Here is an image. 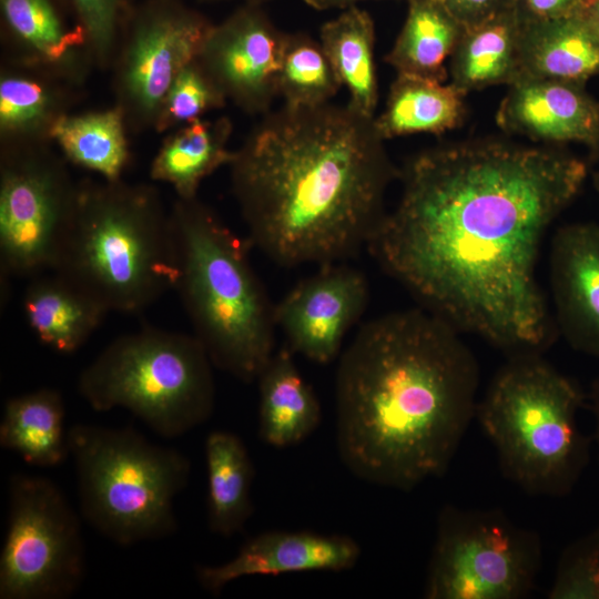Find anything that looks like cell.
I'll return each instance as SVG.
<instances>
[{
	"instance_id": "obj_17",
	"label": "cell",
	"mask_w": 599,
	"mask_h": 599,
	"mask_svg": "<svg viewBox=\"0 0 599 599\" xmlns=\"http://www.w3.org/2000/svg\"><path fill=\"white\" fill-rule=\"evenodd\" d=\"M7 59L43 68L83 85L95 68L69 0H0Z\"/></svg>"
},
{
	"instance_id": "obj_38",
	"label": "cell",
	"mask_w": 599,
	"mask_h": 599,
	"mask_svg": "<svg viewBox=\"0 0 599 599\" xmlns=\"http://www.w3.org/2000/svg\"><path fill=\"white\" fill-rule=\"evenodd\" d=\"M315 10L346 9L361 0H303Z\"/></svg>"
},
{
	"instance_id": "obj_7",
	"label": "cell",
	"mask_w": 599,
	"mask_h": 599,
	"mask_svg": "<svg viewBox=\"0 0 599 599\" xmlns=\"http://www.w3.org/2000/svg\"><path fill=\"white\" fill-rule=\"evenodd\" d=\"M80 510L97 531L120 546L174 534V498L187 486L191 461L131 427L75 424L68 429Z\"/></svg>"
},
{
	"instance_id": "obj_4",
	"label": "cell",
	"mask_w": 599,
	"mask_h": 599,
	"mask_svg": "<svg viewBox=\"0 0 599 599\" xmlns=\"http://www.w3.org/2000/svg\"><path fill=\"white\" fill-rule=\"evenodd\" d=\"M52 271L108 313L141 312L175 290L176 241L158 189L122 179L79 182Z\"/></svg>"
},
{
	"instance_id": "obj_36",
	"label": "cell",
	"mask_w": 599,
	"mask_h": 599,
	"mask_svg": "<svg viewBox=\"0 0 599 599\" xmlns=\"http://www.w3.org/2000/svg\"><path fill=\"white\" fill-rule=\"evenodd\" d=\"M580 0H512L521 18L527 20L556 19L570 16Z\"/></svg>"
},
{
	"instance_id": "obj_10",
	"label": "cell",
	"mask_w": 599,
	"mask_h": 599,
	"mask_svg": "<svg viewBox=\"0 0 599 599\" xmlns=\"http://www.w3.org/2000/svg\"><path fill=\"white\" fill-rule=\"evenodd\" d=\"M84 573L80 519L61 489L47 477L11 476L0 599H65Z\"/></svg>"
},
{
	"instance_id": "obj_26",
	"label": "cell",
	"mask_w": 599,
	"mask_h": 599,
	"mask_svg": "<svg viewBox=\"0 0 599 599\" xmlns=\"http://www.w3.org/2000/svg\"><path fill=\"white\" fill-rule=\"evenodd\" d=\"M204 448L207 525L213 534L231 537L243 530L253 514V461L243 440L227 430L209 433Z\"/></svg>"
},
{
	"instance_id": "obj_39",
	"label": "cell",
	"mask_w": 599,
	"mask_h": 599,
	"mask_svg": "<svg viewBox=\"0 0 599 599\" xmlns=\"http://www.w3.org/2000/svg\"><path fill=\"white\" fill-rule=\"evenodd\" d=\"M588 398L596 420L595 437L599 448V377L591 383Z\"/></svg>"
},
{
	"instance_id": "obj_31",
	"label": "cell",
	"mask_w": 599,
	"mask_h": 599,
	"mask_svg": "<svg viewBox=\"0 0 599 599\" xmlns=\"http://www.w3.org/2000/svg\"><path fill=\"white\" fill-rule=\"evenodd\" d=\"M342 83L319 41L288 33L278 75V95L292 106H318L336 95Z\"/></svg>"
},
{
	"instance_id": "obj_23",
	"label": "cell",
	"mask_w": 599,
	"mask_h": 599,
	"mask_svg": "<svg viewBox=\"0 0 599 599\" xmlns=\"http://www.w3.org/2000/svg\"><path fill=\"white\" fill-rule=\"evenodd\" d=\"M520 31L521 17L514 4L465 29L450 55V84L467 94L516 82L520 78Z\"/></svg>"
},
{
	"instance_id": "obj_8",
	"label": "cell",
	"mask_w": 599,
	"mask_h": 599,
	"mask_svg": "<svg viewBox=\"0 0 599 599\" xmlns=\"http://www.w3.org/2000/svg\"><path fill=\"white\" fill-rule=\"evenodd\" d=\"M213 367L194 335L143 328L110 343L81 372L78 392L95 412L125 408L175 438L211 417Z\"/></svg>"
},
{
	"instance_id": "obj_41",
	"label": "cell",
	"mask_w": 599,
	"mask_h": 599,
	"mask_svg": "<svg viewBox=\"0 0 599 599\" xmlns=\"http://www.w3.org/2000/svg\"><path fill=\"white\" fill-rule=\"evenodd\" d=\"M202 1H223V0H202ZM245 3H254V4H261L263 1L266 0H243Z\"/></svg>"
},
{
	"instance_id": "obj_16",
	"label": "cell",
	"mask_w": 599,
	"mask_h": 599,
	"mask_svg": "<svg viewBox=\"0 0 599 599\" xmlns=\"http://www.w3.org/2000/svg\"><path fill=\"white\" fill-rule=\"evenodd\" d=\"M549 280L559 335L575 351L599 357V224L569 223L556 231Z\"/></svg>"
},
{
	"instance_id": "obj_19",
	"label": "cell",
	"mask_w": 599,
	"mask_h": 599,
	"mask_svg": "<svg viewBox=\"0 0 599 599\" xmlns=\"http://www.w3.org/2000/svg\"><path fill=\"white\" fill-rule=\"evenodd\" d=\"M80 85L6 59L0 69V148L52 144L57 122L71 113Z\"/></svg>"
},
{
	"instance_id": "obj_37",
	"label": "cell",
	"mask_w": 599,
	"mask_h": 599,
	"mask_svg": "<svg viewBox=\"0 0 599 599\" xmlns=\"http://www.w3.org/2000/svg\"><path fill=\"white\" fill-rule=\"evenodd\" d=\"M572 14L581 18L599 37V0H580Z\"/></svg>"
},
{
	"instance_id": "obj_21",
	"label": "cell",
	"mask_w": 599,
	"mask_h": 599,
	"mask_svg": "<svg viewBox=\"0 0 599 599\" xmlns=\"http://www.w3.org/2000/svg\"><path fill=\"white\" fill-rule=\"evenodd\" d=\"M285 344L257 377L258 436L267 445L285 448L306 439L321 424L322 409L312 386Z\"/></svg>"
},
{
	"instance_id": "obj_11",
	"label": "cell",
	"mask_w": 599,
	"mask_h": 599,
	"mask_svg": "<svg viewBox=\"0 0 599 599\" xmlns=\"http://www.w3.org/2000/svg\"><path fill=\"white\" fill-rule=\"evenodd\" d=\"M51 144L0 148V267L3 276L52 270L78 183Z\"/></svg>"
},
{
	"instance_id": "obj_27",
	"label": "cell",
	"mask_w": 599,
	"mask_h": 599,
	"mask_svg": "<svg viewBox=\"0 0 599 599\" xmlns=\"http://www.w3.org/2000/svg\"><path fill=\"white\" fill-rule=\"evenodd\" d=\"M319 43L348 91L347 105L365 116L375 118L378 83L374 61L375 27L370 14L355 4L344 9L321 27Z\"/></svg>"
},
{
	"instance_id": "obj_3",
	"label": "cell",
	"mask_w": 599,
	"mask_h": 599,
	"mask_svg": "<svg viewBox=\"0 0 599 599\" xmlns=\"http://www.w3.org/2000/svg\"><path fill=\"white\" fill-rule=\"evenodd\" d=\"M460 334L417 306L365 322L341 353L336 446L357 478L407 491L446 473L478 403Z\"/></svg>"
},
{
	"instance_id": "obj_30",
	"label": "cell",
	"mask_w": 599,
	"mask_h": 599,
	"mask_svg": "<svg viewBox=\"0 0 599 599\" xmlns=\"http://www.w3.org/2000/svg\"><path fill=\"white\" fill-rule=\"evenodd\" d=\"M128 132L122 111L113 105L62 116L51 139L68 162L103 180L116 181L122 179L130 162Z\"/></svg>"
},
{
	"instance_id": "obj_12",
	"label": "cell",
	"mask_w": 599,
	"mask_h": 599,
	"mask_svg": "<svg viewBox=\"0 0 599 599\" xmlns=\"http://www.w3.org/2000/svg\"><path fill=\"white\" fill-rule=\"evenodd\" d=\"M212 26L183 0L135 3L110 67L114 105L122 111L129 132L153 130L167 90L197 58Z\"/></svg>"
},
{
	"instance_id": "obj_5",
	"label": "cell",
	"mask_w": 599,
	"mask_h": 599,
	"mask_svg": "<svg viewBox=\"0 0 599 599\" xmlns=\"http://www.w3.org/2000/svg\"><path fill=\"white\" fill-rule=\"evenodd\" d=\"M175 235L179 293L194 336L214 367L243 383L257 379L275 349V316L237 236L199 197L176 196L170 210Z\"/></svg>"
},
{
	"instance_id": "obj_35",
	"label": "cell",
	"mask_w": 599,
	"mask_h": 599,
	"mask_svg": "<svg viewBox=\"0 0 599 599\" xmlns=\"http://www.w3.org/2000/svg\"><path fill=\"white\" fill-rule=\"evenodd\" d=\"M465 29L475 27L510 8L512 0H436Z\"/></svg>"
},
{
	"instance_id": "obj_29",
	"label": "cell",
	"mask_w": 599,
	"mask_h": 599,
	"mask_svg": "<svg viewBox=\"0 0 599 599\" xmlns=\"http://www.w3.org/2000/svg\"><path fill=\"white\" fill-rule=\"evenodd\" d=\"M464 31V26L438 1L408 0L405 23L385 61L397 74L443 83L447 78L445 61Z\"/></svg>"
},
{
	"instance_id": "obj_20",
	"label": "cell",
	"mask_w": 599,
	"mask_h": 599,
	"mask_svg": "<svg viewBox=\"0 0 599 599\" xmlns=\"http://www.w3.org/2000/svg\"><path fill=\"white\" fill-rule=\"evenodd\" d=\"M519 62V79L586 84L599 75V37L576 14L545 20L521 18Z\"/></svg>"
},
{
	"instance_id": "obj_34",
	"label": "cell",
	"mask_w": 599,
	"mask_h": 599,
	"mask_svg": "<svg viewBox=\"0 0 599 599\" xmlns=\"http://www.w3.org/2000/svg\"><path fill=\"white\" fill-rule=\"evenodd\" d=\"M83 29L94 67L110 69L122 28L135 0H69Z\"/></svg>"
},
{
	"instance_id": "obj_40",
	"label": "cell",
	"mask_w": 599,
	"mask_h": 599,
	"mask_svg": "<svg viewBox=\"0 0 599 599\" xmlns=\"http://www.w3.org/2000/svg\"><path fill=\"white\" fill-rule=\"evenodd\" d=\"M592 182L596 187V190L599 192V171L595 172L592 174Z\"/></svg>"
},
{
	"instance_id": "obj_6",
	"label": "cell",
	"mask_w": 599,
	"mask_h": 599,
	"mask_svg": "<svg viewBox=\"0 0 599 599\" xmlns=\"http://www.w3.org/2000/svg\"><path fill=\"white\" fill-rule=\"evenodd\" d=\"M585 398L542 354L507 356L475 414L502 474L528 494H569L590 456V439L577 423Z\"/></svg>"
},
{
	"instance_id": "obj_32",
	"label": "cell",
	"mask_w": 599,
	"mask_h": 599,
	"mask_svg": "<svg viewBox=\"0 0 599 599\" xmlns=\"http://www.w3.org/2000/svg\"><path fill=\"white\" fill-rule=\"evenodd\" d=\"M226 97L197 59L176 75L160 108L153 130L173 131L225 106Z\"/></svg>"
},
{
	"instance_id": "obj_33",
	"label": "cell",
	"mask_w": 599,
	"mask_h": 599,
	"mask_svg": "<svg viewBox=\"0 0 599 599\" xmlns=\"http://www.w3.org/2000/svg\"><path fill=\"white\" fill-rule=\"evenodd\" d=\"M549 599H599V526L561 552Z\"/></svg>"
},
{
	"instance_id": "obj_9",
	"label": "cell",
	"mask_w": 599,
	"mask_h": 599,
	"mask_svg": "<svg viewBox=\"0 0 599 599\" xmlns=\"http://www.w3.org/2000/svg\"><path fill=\"white\" fill-rule=\"evenodd\" d=\"M541 560L539 535L517 526L501 510L446 505L437 519L424 597L525 598L535 587Z\"/></svg>"
},
{
	"instance_id": "obj_1",
	"label": "cell",
	"mask_w": 599,
	"mask_h": 599,
	"mask_svg": "<svg viewBox=\"0 0 599 599\" xmlns=\"http://www.w3.org/2000/svg\"><path fill=\"white\" fill-rule=\"evenodd\" d=\"M585 160L497 139L439 145L399 171L402 195L367 250L418 306L507 356L559 335L536 277L544 236L577 197Z\"/></svg>"
},
{
	"instance_id": "obj_28",
	"label": "cell",
	"mask_w": 599,
	"mask_h": 599,
	"mask_svg": "<svg viewBox=\"0 0 599 599\" xmlns=\"http://www.w3.org/2000/svg\"><path fill=\"white\" fill-rule=\"evenodd\" d=\"M465 95L453 84L397 74L384 111L375 118L376 129L384 140L415 133H444L465 120Z\"/></svg>"
},
{
	"instance_id": "obj_24",
	"label": "cell",
	"mask_w": 599,
	"mask_h": 599,
	"mask_svg": "<svg viewBox=\"0 0 599 599\" xmlns=\"http://www.w3.org/2000/svg\"><path fill=\"white\" fill-rule=\"evenodd\" d=\"M23 311L38 338L61 354L77 352L108 313L95 300L57 274L37 278L28 286Z\"/></svg>"
},
{
	"instance_id": "obj_18",
	"label": "cell",
	"mask_w": 599,
	"mask_h": 599,
	"mask_svg": "<svg viewBox=\"0 0 599 599\" xmlns=\"http://www.w3.org/2000/svg\"><path fill=\"white\" fill-rule=\"evenodd\" d=\"M496 120L505 132L549 144L581 143L599 159V102L585 84L521 78L509 85Z\"/></svg>"
},
{
	"instance_id": "obj_22",
	"label": "cell",
	"mask_w": 599,
	"mask_h": 599,
	"mask_svg": "<svg viewBox=\"0 0 599 599\" xmlns=\"http://www.w3.org/2000/svg\"><path fill=\"white\" fill-rule=\"evenodd\" d=\"M231 119H197L170 132L150 167V177L170 184L177 197L197 196L201 183L223 165H230Z\"/></svg>"
},
{
	"instance_id": "obj_2",
	"label": "cell",
	"mask_w": 599,
	"mask_h": 599,
	"mask_svg": "<svg viewBox=\"0 0 599 599\" xmlns=\"http://www.w3.org/2000/svg\"><path fill=\"white\" fill-rule=\"evenodd\" d=\"M384 141L375 118L347 104L263 114L229 165L251 245L284 267L356 256L399 179Z\"/></svg>"
},
{
	"instance_id": "obj_14",
	"label": "cell",
	"mask_w": 599,
	"mask_h": 599,
	"mask_svg": "<svg viewBox=\"0 0 599 599\" xmlns=\"http://www.w3.org/2000/svg\"><path fill=\"white\" fill-rule=\"evenodd\" d=\"M368 301L369 284L361 270L344 262L325 264L275 304V323L294 354L326 365L341 355Z\"/></svg>"
},
{
	"instance_id": "obj_13",
	"label": "cell",
	"mask_w": 599,
	"mask_h": 599,
	"mask_svg": "<svg viewBox=\"0 0 599 599\" xmlns=\"http://www.w3.org/2000/svg\"><path fill=\"white\" fill-rule=\"evenodd\" d=\"M287 34L260 4L245 3L213 23L196 59L227 101L247 114H265L278 95Z\"/></svg>"
},
{
	"instance_id": "obj_25",
	"label": "cell",
	"mask_w": 599,
	"mask_h": 599,
	"mask_svg": "<svg viewBox=\"0 0 599 599\" xmlns=\"http://www.w3.org/2000/svg\"><path fill=\"white\" fill-rule=\"evenodd\" d=\"M59 390L40 388L9 398L0 423V446L37 467H55L70 455Z\"/></svg>"
},
{
	"instance_id": "obj_15",
	"label": "cell",
	"mask_w": 599,
	"mask_h": 599,
	"mask_svg": "<svg viewBox=\"0 0 599 599\" xmlns=\"http://www.w3.org/2000/svg\"><path fill=\"white\" fill-rule=\"evenodd\" d=\"M361 554L358 542L345 535L268 530L244 541L231 560L197 566L195 576L203 589L219 596L225 586L242 577L349 570Z\"/></svg>"
}]
</instances>
